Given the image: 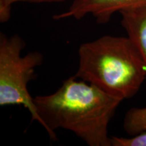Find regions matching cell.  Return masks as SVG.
<instances>
[{
    "label": "cell",
    "mask_w": 146,
    "mask_h": 146,
    "mask_svg": "<svg viewBox=\"0 0 146 146\" xmlns=\"http://www.w3.org/2000/svg\"><path fill=\"white\" fill-rule=\"evenodd\" d=\"M123 100L74 76L56 92L34 98L43 128L51 139L63 129L75 134L89 146H111L108 125Z\"/></svg>",
    "instance_id": "obj_1"
},
{
    "label": "cell",
    "mask_w": 146,
    "mask_h": 146,
    "mask_svg": "<svg viewBox=\"0 0 146 146\" xmlns=\"http://www.w3.org/2000/svg\"><path fill=\"white\" fill-rule=\"evenodd\" d=\"M76 78L123 100L137 94L146 79L143 61L128 36L104 35L78 50Z\"/></svg>",
    "instance_id": "obj_2"
},
{
    "label": "cell",
    "mask_w": 146,
    "mask_h": 146,
    "mask_svg": "<svg viewBox=\"0 0 146 146\" xmlns=\"http://www.w3.org/2000/svg\"><path fill=\"white\" fill-rule=\"evenodd\" d=\"M25 41L18 35H0V106H23L28 110L32 120L42 127L43 123L36 110L34 98L27 85L35 78V69L43 62L39 52L22 56Z\"/></svg>",
    "instance_id": "obj_3"
},
{
    "label": "cell",
    "mask_w": 146,
    "mask_h": 146,
    "mask_svg": "<svg viewBox=\"0 0 146 146\" xmlns=\"http://www.w3.org/2000/svg\"><path fill=\"white\" fill-rule=\"evenodd\" d=\"M146 5V0H74L64 12L53 16L54 20L73 18L81 20L93 16L98 23L107 24L116 12Z\"/></svg>",
    "instance_id": "obj_4"
},
{
    "label": "cell",
    "mask_w": 146,
    "mask_h": 146,
    "mask_svg": "<svg viewBox=\"0 0 146 146\" xmlns=\"http://www.w3.org/2000/svg\"><path fill=\"white\" fill-rule=\"evenodd\" d=\"M120 14L122 27L137 49L146 71V5L122 11Z\"/></svg>",
    "instance_id": "obj_5"
},
{
    "label": "cell",
    "mask_w": 146,
    "mask_h": 146,
    "mask_svg": "<svg viewBox=\"0 0 146 146\" xmlns=\"http://www.w3.org/2000/svg\"><path fill=\"white\" fill-rule=\"evenodd\" d=\"M123 129L130 136L146 131V107L132 108L126 113Z\"/></svg>",
    "instance_id": "obj_6"
},
{
    "label": "cell",
    "mask_w": 146,
    "mask_h": 146,
    "mask_svg": "<svg viewBox=\"0 0 146 146\" xmlns=\"http://www.w3.org/2000/svg\"><path fill=\"white\" fill-rule=\"evenodd\" d=\"M69 0H0V22L4 23L10 19L11 8L17 2H29L35 3H61Z\"/></svg>",
    "instance_id": "obj_7"
},
{
    "label": "cell",
    "mask_w": 146,
    "mask_h": 146,
    "mask_svg": "<svg viewBox=\"0 0 146 146\" xmlns=\"http://www.w3.org/2000/svg\"><path fill=\"white\" fill-rule=\"evenodd\" d=\"M110 143L111 146H146V131L130 138L112 136Z\"/></svg>",
    "instance_id": "obj_8"
}]
</instances>
